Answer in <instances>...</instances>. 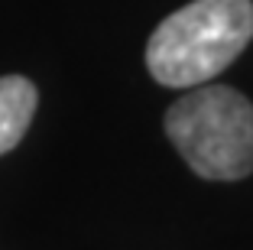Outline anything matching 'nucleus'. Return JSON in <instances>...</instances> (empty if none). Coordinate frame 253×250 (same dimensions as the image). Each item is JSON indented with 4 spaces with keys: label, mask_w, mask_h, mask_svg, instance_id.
Listing matches in <instances>:
<instances>
[{
    "label": "nucleus",
    "mask_w": 253,
    "mask_h": 250,
    "mask_svg": "<svg viewBox=\"0 0 253 250\" xmlns=\"http://www.w3.org/2000/svg\"><path fill=\"white\" fill-rule=\"evenodd\" d=\"M253 39V0H192L146 39V72L166 88H198Z\"/></svg>",
    "instance_id": "f257e3e1"
},
{
    "label": "nucleus",
    "mask_w": 253,
    "mask_h": 250,
    "mask_svg": "<svg viewBox=\"0 0 253 250\" xmlns=\"http://www.w3.org/2000/svg\"><path fill=\"white\" fill-rule=\"evenodd\" d=\"M166 137L185 166L211 182L253 172V101L231 85H198L166 110Z\"/></svg>",
    "instance_id": "f03ea898"
},
{
    "label": "nucleus",
    "mask_w": 253,
    "mask_h": 250,
    "mask_svg": "<svg viewBox=\"0 0 253 250\" xmlns=\"http://www.w3.org/2000/svg\"><path fill=\"white\" fill-rule=\"evenodd\" d=\"M39 104V91L26 75L0 78V156L10 153L26 137Z\"/></svg>",
    "instance_id": "7ed1b4c3"
}]
</instances>
